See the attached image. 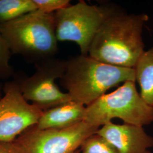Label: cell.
Segmentation results:
<instances>
[{
  "label": "cell",
  "mask_w": 153,
  "mask_h": 153,
  "mask_svg": "<svg viewBox=\"0 0 153 153\" xmlns=\"http://www.w3.org/2000/svg\"><path fill=\"white\" fill-rule=\"evenodd\" d=\"M146 14H128L112 8L96 33L88 56L100 62L134 68L145 52L142 31Z\"/></svg>",
  "instance_id": "6da1fadb"
},
{
  "label": "cell",
  "mask_w": 153,
  "mask_h": 153,
  "mask_svg": "<svg viewBox=\"0 0 153 153\" xmlns=\"http://www.w3.org/2000/svg\"><path fill=\"white\" fill-rule=\"evenodd\" d=\"M129 81L136 82L134 68L111 65L81 55L66 60L60 83L72 101L87 107L110 88Z\"/></svg>",
  "instance_id": "7a4b0ae2"
},
{
  "label": "cell",
  "mask_w": 153,
  "mask_h": 153,
  "mask_svg": "<svg viewBox=\"0 0 153 153\" xmlns=\"http://www.w3.org/2000/svg\"><path fill=\"white\" fill-rule=\"evenodd\" d=\"M0 31L11 54L31 62L55 57L59 48L54 13L32 11L0 25Z\"/></svg>",
  "instance_id": "3957f363"
},
{
  "label": "cell",
  "mask_w": 153,
  "mask_h": 153,
  "mask_svg": "<svg viewBox=\"0 0 153 153\" xmlns=\"http://www.w3.org/2000/svg\"><path fill=\"white\" fill-rule=\"evenodd\" d=\"M134 81H126L86 107L84 121L100 127L119 118L124 123L142 126L153 123V107L137 91Z\"/></svg>",
  "instance_id": "277c9868"
},
{
  "label": "cell",
  "mask_w": 153,
  "mask_h": 153,
  "mask_svg": "<svg viewBox=\"0 0 153 153\" xmlns=\"http://www.w3.org/2000/svg\"><path fill=\"white\" fill-rule=\"evenodd\" d=\"M112 8L88 5L81 1L54 13L58 41L76 43L81 55L88 56L96 33Z\"/></svg>",
  "instance_id": "5b68a950"
},
{
  "label": "cell",
  "mask_w": 153,
  "mask_h": 153,
  "mask_svg": "<svg viewBox=\"0 0 153 153\" xmlns=\"http://www.w3.org/2000/svg\"><path fill=\"white\" fill-rule=\"evenodd\" d=\"M99 127L83 121L63 129L29 128L12 142L18 153H73Z\"/></svg>",
  "instance_id": "8992f818"
},
{
  "label": "cell",
  "mask_w": 153,
  "mask_h": 153,
  "mask_svg": "<svg viewBox=\"0 0 153 153\" xmlns=\"http://www.w3.org/2000/svg\"><path fill=\"white\" fill-rule=\"evenodd\" d=\"M35 66L33 76L17 75L14 79L24 98L43 111L72 101L69 94L61 91L55 82L63 76L66 60L53 57Z\"/></svg>",
  "instance_id": "52a82bcc"
},
{
  "label": "cell",
  "mask_w": 153,
  "mask_h": 153,
  "mask_svg": "<svg viewBox=\"0 0 153 153\" xmlns=\"http://www.w3.org/2000/svg\"><path fill=\"white\" fill-rule=\"evenodd\" d=\"M0 99V142H13L23 132L36 126L43 113L27 102L14 80L5 83Z\"/></svg>",
  "instance_id": "ba28073f"
},
{
  "label": "cell",
  "mask_w": 153,
  "mask_h": 153,
  "mask_svg": "<svg viewBox=\"0 0 153 153\" xmlns=\"http://www.w3.org/2000/svg\"><path fill=\"white\" fill-rule=\"evenodd\" d=\"M97 133L111 143L118 153H151L153 137L142 126L128 124L108 123L99 128Z\"/></svg>",
  "instance_id": "9c48e42d"
},
{
  "label": "cell",
  "mask_w": 153,
  "mask_h": 153,
  "mask_svg": "<svg viewBox=\"0 0 153 153\" xmlns=\"http://www.w3.org/2000/svg\"><path fill=\"white\" fill-rule=\"evenodd\" d=\"M86 107L74 101L61 104L44 111L36 126L40 129L71 127L84 121Z\"/></svg>",
  "instance_id": "30bf717a"
},
{
  "label": "cell",
  "mask_w": 153,
  "mask_h": 153,
  "mask_svg": "<svg viewBox=\"0 0 153 153\" xmlns=\"http://www.w3.org/2000/svg\"><path fill=\"white\" fill-rule=\"evenodd\" d=\"M134 69L141 97L147 104L153 107V47L143 53Z\"/></svg>",
  "instance_id": "8fae6325"
},
{
  "label": "cell",
  "mask_w": 153,
  "mask_h": 153,
  "mask_svg": "<svg viewBox=\"0 0 153 153\" xmlns=\"http://www.w3.org/2000/svg\"><path fill=\"white\" fill-rule=\"evenodd\" d=\"M35 10L33 0H0V25Z\"/></svg>",
  "instance_id": "7c38bea8"
},
{
  "label": "cell",
  "mask_w": 153,
  "mask_h": 153,
  "mask_svg": "<svg viewBox=\"0 0 153 153\" xmlns=\"http://www.w3.org/2000/svg\"><path fill=\"white\" fill-rule=\"evenodd\" d=\"M81 153H118L114 146L97 133L82 143Z\"/></svg>",
  "instance_id": "4fadbf2b"
},
{
  "label": "cell",
  "mask_w": 153,
  "mask_h": 153,
  "mask_svg": "<svg viewBox=\"0 0 153 153\" xmlns=\"http://www.w3.org/2000/svg\"><path fill=\"white\" fill-rule=\"evenodd\" d=\"M11 53L0 31V78L7 79L14 75L10 64Z\"/></svg>",
  "instance_id": "5bb4252c"
},
{
  "label": "cell",
  "mask_w": 153,
  "mask_h": 153,
  "mask_svg": "<svg viewBox=\"0 0 153 153\" xmlns=\"http://www.w3.org/2000/svg\"><path fill=\"white\" fill-rule=\"evenodd\" d=\"M37 10L45 13H54L68 6L69 0H33Z\"/></svg>",
  "instance_id": "9a60e30c"
},
{
  "label": "cell",
  "mask_w": 153,
  "mask_h": 153,
  "mask_svg": "<svg viewBox=\"0 0 153 153\" xmlns=\"http://www.w3.org/2000/svg\"><path fill=\"white\" fill-rule=\"evenodd\" d=\"M0 153H18L12 142H0Z\"/></svg>",
  "instance_id": "2e32d148"
},
{
  "label": "cell",
  "mask_w": 153,
  "mask_h": 153,
  "mask_svg": "<svg viewBox=\"0 0 153 153\" xmlns=\"http://www.w3.org/2000/svg\"><path fill=\"white\" fill-rule=\"evenodd\" d=\"M1 90H2V87H1V86L0 85V99H1V98L2 97V92H1Z\"/></svg>",
  "instance_id": "e0dca14e"
},
{
  "label": "cell",
  "mask_w": 153,
  "mask_h": 153,
  "mask_svg": "<svg viewBox=\"0 0 153 153\" xmlns=\"http://www.w3.org/2000/svg\"><path fill=\"white\" fill-rule=\"evenodd\" d=\"M73 153H78V152L76 151V152H73Z\"/></svg>",
  "instance_id": "ac0fdd59"
}]
</instances>
